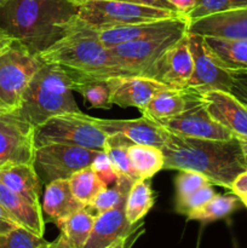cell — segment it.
I'll list each match as a JSON object with an SVG mask.
<instances>
[{
	"label": "cell",
	"instance_id": "obj_43",
	"mask_svg": "<svg viewBox=\"0 0 247 248\" xmlns=\"http://www.w3.org/2000/svg\"><path fill=\"white\" fill-rule=\"evenodd\" d=\"M43 248H73L72 245L69 244V241L67 240V237L61 232L60 236L56 240H53L52 242H47L44 245Z\"/></svg>",
	"mask_w": 247,
	"mask_h": 248
},
{
	"label": "cell",
	"instance_id": "obj_33",
	"mask_svg": "<svg viewBox=\"0 0 247 248\" xmlns=\"http://www.w3.org/2000/svg\"><path fill=\"white\" fill-rule=\"evenodd\" d=\"M247 0H199L196 6L188 15L189 21H194L200 17L230 10L246 9Z\"/></svg>",
	"mask_w": 247,
	"mask_h": 248
},
{
	"label": "cell",
	"instance_id": "obj_26",
	"mask_svg": "<svg viewBox=\"0 0 247 248\" xmlns=\"http://www.w3.org/2000/svg\"><path fill=\"white\" fill-rule=\"evenodd\" d=\"M131 166L137 179H150L164 170L165 155L161 148L145 144H131L128 147Z\"/></svg>",
	"mask_w": 247,
	"mask_h": 248
},
{
	"label": "cell",
	"instance_id": "obj_49",
	"mask_svg": "<svg viewBox=\"0 0 247 248\" xmlns=\"http://www.w3.org/2000/svg\"><path fill=\"white\" fill-rule=\"evenodd\" d=\"M70 1L75 2V4H77V5H80V4H82V2H84L85 0H70Z\"/></svg>",
	"mask_w": 247,
	"mask_h": 248
},
{
	"label": "cell",
	"instance_id": "obj_7",
	"mask_svg": "<svg viewBox=\"0 0 247 248\" xmlns=\"http://www.w3.org/2000/svg\"><path fill=\"white\" fill-rule=\"evenodd\" d=\"M43 64L17 41L9 40L0 47V98L12 110L18 109L27 86Z\"/></svg>",
	"mask_w": 247,
	"mask_h": 248
},
{
	"label": "cell",
	"instance_id": "obj_15",
	"mask_svg": "<svg viewBox=\"0 0 247 248\" xmlns=\"http://www.w3.org/2000/svg\"><path fill=\"white\" fill-rule=\"evenodd\" d=\"M108 84L113 106L115 104L121 108H137L139 111H142L159 92L170 89L166 85L143 75L109 78Z\"/></svg>",
	"mask_w": 247,
	"mask_h": 248
},
{
	"label": "cell",
	"instance_id": "obj_2",
	"mask_svg": "<svg viewBox=\"0 0 247 248\" xmlns=\"http://www.w3.org/2000/svg\"><path fill=\"white\" fill-rule=\"evenodd\" d=\"M167 131V130H166ZM164 170H188L207 177L211 184L232 190L237 176L246 171L236 137L229 140L184 137L167 131Z\"/></svg>",
	"mask_w": 247,
	"mask_h": 248
},
{
	"label": "cell",
	"instance_id": "obj_37",
	"mask_svg": "<svg viewBox=\"0 0 247 248\" xmlns=\"http://www.w3.org/2000/svg\"><path fill=\"white\" fill-rule=\"evenodd\" d=\"M91 167L92 170L96 172L97 176L99 177V179H101L107 186H111V184H114L118 181V173H116L110 159H109V156L107 155V153L104 152V150H99V152L97 153L96 157H94L93 161H92Z\"/></svg>",
	"mask_w": 247,
	"mask_h": 248
},
{
	"label": "cell",
	"instance_id": "obj_25",
	"mask_svg": "<svg viewBox=\"0 0 247 248\" xmlns=\"http://www.w3.org/2000/svg\"><path fill=\"white\" fill-rule=\"evenodd\" d=\"M189 102V90L166 89L159 92L140 113L154 121L172 118L185 110Z\"/></svg>",
	"mask_w": 247,
	"mask_h": 248
},
{
	"label": "cell",
	"instance_id": "obj_36",
	"mask_svg": "<svg viewBox=\"0 0 247 248\" xmlns=\"http://www.w3.org/2000/svg\"><path fill=\"white\" fill-rule=\"evenodd\" d=\"M216 195V191L213 189L212 184L206 186L203 188L199 189L195 193L189 195L188 198L183 199V200L176 201V211L181 215L188 216L189 213L193 211L198 210L199 207L205 205L207 201H210L213 196Z\"/></svg>",
	"mask_w": 247,
	"mask_h": 248
},
{
	"label": "cell",
	"instance_id": "obj_53",
	"mask_svg": "<svg viewBox=\"0 0 247 248\" xmlns=\"http://www.w3.org/2000/svg\"><path fill=\"white\" fill-rule=\"evenodd\" d=\"M2 166H4V164H2V162L0 161V167H2Z\"/></svg>",
	"mask_w": 247,
	"mask_h": 248
},
{
	"label": "cell",
	"instance_id": "obj_51",
	"mask_svg": "<svg viewBox=\"0 0 247 248\" xmlns=\"http://www.w3.org/2000/svg\"><path fill=\"white\" fill-rule=\"evenodd\" d=\"M9 0H0V6H2V5L5 4V2H7Z\"/></svg>",
	"mask_w": 247,
	"mask_h": 248
},
{
	"label": "cell",
	"instance_id": "obj_6",
	"mask_svg": "<svg viewBox=\"0 0 247 248\" xmlns=\"http://www.w3.org/2000/svg\"><path fill=\"white\" fill-rule=\"evenodd\" d=\"M108 135L94 118L80 113H65L46 120L34 130L35 148L51 143H64L93 150H103Z\"/></svg>",
	"mask_w": 247,
	"mask_h": 248
},
{
	"label": "cell",
	"instance_id": "obj_45",
	"mask_svg": "<svg viewBox=\"0 0 247 248\" xmlns=\"http://www.w3.org/2000/svg\"><path fill=\"white\" fill-rule=\"evenodd\" d=\"M236 140H239L240 147H241V152H242V156H244V161H245V166L247 169V137L245 136H235Z\"/></svg>",
	"mask_w": 247,
	"mask_h": 248
},
{
	"label": "cell",
	"instance_id": "obj_17",
	"mask_svg": "<svg viewBox=\"0 0 247 248\" xmlns=\"http://www.w3.org/2000/svg\"><path fill=\"white\" fill-rule=\"evenodd\" d=\"M188 31L205 38L247 39V7L189 21Z\"/></svg>",
	"mask_w": 247,
	"mask_h": 248
},
{
	"label": "cell",
	"instance_id": "obj_11",
	"mask_svg": "<svg viewBox=\"0 0 247 248\" xmlns=\"http://www.w3.org/2000/svg\"><path fill=\"white\" fill-rule=\"evenodd\" d=\"M188 31L164 34L144 40L131 41L108 48L114 62L130 75H142L165 51Z\"/></svg>",
	"mask_w": 247,
	"mask_h": 248
},
{
	"label": "cell",
	"instance_id": "obj_50",
	"mask_svg": "<svg viewBox=\"0 0 247 248\" xmlns=\"http://www.w3.org/2000/svg\"><path fill=\"white\" fill-rule=\"evenodd\" d=\"M7 41H9V40H1V39H0V47H1L2 45H5V44H6Z\"/></svg>",
	"mask_w": 247,
	"mask_h": 248
},
{
	"label": "cell",
	"instance_id": "obj_24",
	"mask_svg": "<svg viewBox=\"0 0 247 248\" xmlns=\"http://www.w3.org/2000/svg\"><path fill=\"white\" fill-rule=\"evenodd\" d=\"M205 39L225 69L232 74H247V39Z\"/></svg>",
	"mask_w": 247,
	"mask_h": 248
},
{
	"label": "cell",
	"instance_id": "obj_13",
	"mask_svg": "<svg viewBox=\"0 0 247 248\" xmlns=\"http://www.w3.org/2000/svg\"><path fill=\"white\" fill-rule=\"evenodd\" d=\"M186 33L145 69L142 73L143 77L156 80L170 89H186L194 70V61Z\"/></svg>",
	"mask_w": 247,
	"mask_h": 248
},
{
	"label": "cell",
	"instance_id": "obj_22",
	"mask_svg": "<svg viewBox=\"0 0 247 248\" xmlns=\"http://www.w3.org/2000/svg\"><path fill=\"white\" fill-rule=\"evenodd\" d=\"M0 181L28 201L40 205L41 186L33 164H9L0 167Z\"/></svg>",
	"mask_w": 247,
	"mask_h": 248
},
{
	"label": "cell",
	"instance_id": "obj_8",
	"mask_svg": "<svg viewBox=\"0 0 247 248\" xmlns=\"http://www.w3.org/2000/svg\"><path fill=\"white\" fill-rule=\"evenodd\" d=\"M98 152L64 143H51L35 148L33 166L41 182L47 186L58 179H69L75 172L91 166Z\"/></svg>",
	"mask_w": 247,
	"mask_h": 248
},
{
	"label": "cell",
	"instance_id": "obj_40",
	"mask_svg": "<svg viewBox=\"0 0 247 248\" xmlns=\"http://www.w3.org/2000/svg\"><path fill=\"white\" fill-rule=\"evenodd\" d=\"M230 92H232L234 96H236L247 108V84L240 81L239 79H236V78L234 77V85H232V91Z\"/></svg>",
	"mask_w": 247,
	"mask_h": 248
},
{
	"label": "cell",
	"instance_id": "obj_44",
	"mask_svg": "<svg viewBox=\"0 0 247 248\" xmlns=\"http://www.w3.org/2000/svg\"><path fill=\"white\" fill-rule=\"evenodd\" d=\"M133 235L135 234H132L131 236H128V237H123V239L118 240V241L114 242V244L111 245V246H109L108 248H130L131 245L135 242V240H133V241L131 240L130 241V239L133 236Z\"/></svg>",
	"mask_w": 247,
	"mask_h": 248
},
{
	"label": "cell",
	"instance_id": "obj_32",
	"mask_svg": "<svg viewBox=\"0 0 247 248\" xmlns=\"http://www.w3.org/2000/svg\"><path fill=\"white\" fill-rule=\"evenodd\" d=\"M135 182L127 177H119L115 183L103 189L86 208L92 215L97 216L116 207L126 200L128 191Z\"/></svg>",
	"mask_w": 247,
	"mask_h": 248
},
{
	"label": "cell",
	"instance_id": "obj_5",
	"mask_svg": "<svg viewBox=\"0 0 247 248\" xmlns=\"http://www.w3.org/2000/svg\"><path fill=\"white\" fill-rule=\"evenodd\" d=\"M182 16L173 10L120 1V0H85L79 5L77 17L94 31L118 28Z\"/></svg>",
	"mask_w": 247,
	"mask_h": 248
},
{
	"label": "cell",
	"instance_id": "obj_14",
	"mask_svg": "<svg viewBox=\"0 0 247 248\" xmlns=\"http://www.w3.org/2000/svg\"><path fill=\"white\" fill-rule=\"evenodd\" d=\"M195 92L213 120L234 136L247 137V108L236 96L222 90Z\"/></svg>",
	"mask_w": 247,
	"mask_h": 248
},
{
	"label": "cell",
	"instance_id": "obj_10",
	"mask_svg": "<svg viewBox=\"0 0 247 248\" xmlns=\"http://www.w3.org/2000/svg\"><path fill=\"white\" fill-rule=\"evenodd\" d=\"M189 90V102L185 110L172 118L156 121L165 130L184 137L201 140H229L235 137L229 130L213 120L201 103L198 93Z\"/></svg>",
	"mask_w": 247,
	"mask_h": 248
},
{
	"label": "cell",
	"instance_id": "obj_27",
	"mask_svg": "<svg viewBox=\"0 0 247 248\" xmlns=\"http://www.w3.org/2000/svg\"><path fill=\"white\" fill-rule=\"evenodd\" d=\"M154 193L149 179H137L131 186L125 203V215L128 223L138 224L153 208Z\"/></svg>",
	"mask_w": 247,
	"mask_h": 248
},
{
	"label": "cell",
	"instance_id": "obj_38",
	"mask_svg": "<svg viewBox=\"0 0 247 248\" xmlns=\"http://www.w3.org/2000/svg\"><path fill=\"white\" fill-rule=\"evenodd\" d=\"M18 227H21V225L0 205V236H5Z\"/></svg>",
	"mask_w": 247,
	"mask_h": 248
},
{
	"label": "cell",
	"instance_id": "obj_52",
	"mask_svg": "<svg viewBox=\"0 0 247 248\" xmlns=\"http://www.w3.org/2000/svg\"><path fill=\"white\" fill-rule=\"evenodd\" d=\"M0 39H1V40H7V39H5V38H4V36H2V35H1V34H0Z\"/></svg>",
	"mask_w": 247,
	"mask_h": 248
},
{
	"label": "cell",
	"instance_id": "obj_34",
	"mask_svg": "<svg viewBox=\"0 0 247 248\" xmlns=\"http://www.w3.org/2000/svg\"><path fill=\"white\" fill-rule=\"evenodd\" d=\"M211 182L207 177L199 172L188 171V170H181L174 178V186H176V201L183 200L188 198L199 189L206 186H210Z\"/></svg>",
	"mask_w": 247,
	"mask_h": 248
},
{
	"label": "cell",
	"instance_id": "obj_9",
	"mask_svg": "<svg viewBox=\"0 0 247 248\" xmlns=\"http://www.w3.org/2000/svg\"><path fill=\"white\" fill-rule=\"evenodd\" d=\"M188 45L194 61V70L186 89L198 92L210 90L232 91L234 75L225 69L206 43L205 36L186 33Z\"/></svg>",
	"mask_w": 247,
	"mask_h": 248
},
{
	"label": "cell",
	"instance_id": "obj_16",
	"mask_svg": "<svg viewBox=\"0 0 247 248\" xmlns=\"http://www.w3.org/2000/svg\"><path fill=\"white\" fill-rule=\"evenodd\" d=\"M188 17L182 15V16L173 17V18L130 24V26L99 31L98 35L104 46L107 48H110L113 46L120 45V44L144 40V39H150L154 38V36L164 35V34L176 33V31H188Z\"/></svg>",
	"mask_w": 247,
	"mask_h": 248
},
{
	"label": "cell",
	"instance_id": "obj_21",
	"mask_svg": "<svg viewBox=\"0 0 247 248\" xmlns=\"http://www.w3.org/2000/svg\"><path fill=\"white\" fill-rule=\"evenodd\" d=\"M81 208H85V206L73 195L68 179H58L46 186L41 203L45 222L56 224Z\"/></svg>",
	"mask_w": 247,
	"mask_h": 248
},
{
	"label": "cell",
	"instance_id": "obj_4",
	"mask_svg": "<svg viewBox=\"0 0 247 248\" xmlns=\"http://www.w3.org/2000/svg\"><path fill=\"white\" fill-rule=\"evenodd\" d=\"M73 92L72 79L64 68L44 63L27 86L17 111L34 127L52 116L80 113Z\"/></svg>",
	"mask_w": 247,
	"mask_h": 248
},
{
	"label": "cell",
	"instance_id": "obj_30",
	"mask_svg": "<svg viewBox=\"0 0 247 248\" xmlns=\"http://www.w3.org/2000/svg\"><path fill=\"white\" fill-rule=\"evenodd\" d=\"M68 182H69V186L73 195L85 207H87L92 202V200L103 189L107 188L106 184L99 179V177L97 176L96 172L92 170L91 166L85 167V169L75 172L74 174L70 176Z\"/></svg>",
	"mask_w": 247,
	"mask_h": 248
},
{
	"label": "cell",
	"instance_id": "obj_20",
	"mask_svg": "<svg viewBox=\"0 0 247 248\" xmlns=\"http://www.w3.org/2000/svg\"><path fill=\"white\" fill-rule=\"evenodd\" d=\"M0 205L9 212V215L18 223L21 227L38 236H44L45 220H44L41 206H36L7 188L0 181Z\"/></svg>",
	"mask_w": 247,
	"mask_h": 248
},
{
	"label": "cell",
	"instance_id": "obj_46",
	"mask_svg": "<svg viewBox=\"0 0 247 248\" xmlns=\"http://www.w3.org/2000/svg\"><path fill=\"white\" fill-rule=\"evenodd\" d=\"M10 111H15V110H12V109L10 108V107L7 106V104L5 103L1 98H0V114L10 113Z\"/></svg>",
	"mask_w": 247,
	"mask_h": 248
},
{
	"label": "cell",
	"instance_id": "obj_29",
	"mask_svg": "<svg viewBox=\"0 0 247 248\" xmlns=\"http://www.w3.org/2000/svg\"><path fill=\"white\" fill-rule=\"evenodd\" d=\"M241 202L239 196L235 194H227V195H218L216 194L210 201L198 210L189 213L186 217L190 220H199V222L208 223L215 220L223 219L232 215Z\"/></svg>",
	"mask_w": 247,
	"mask_h": 248
},
{
	"label": "cell",
	"instance_id": "obj_31",
	"mask_svg": "<svg viewBox=\"0 0 247 248\" xmlns=\"http://www.w3.org/2000/svg\"><path fill=\"white\" fill-rule=\"evenodd\" d=\"M131 144L133 143L125 136L114 133V135H108L103 150L110 159L119 177H127L133 181H137L128 156V147Z\"/></svg>",
	"mask_w": 247,
	"mask_h": 248
},
{
	"label": "cell",
	"instance_id": "obj_47",
	"mask_svg": "<svg viewBox=\"0 0 247 248\" xmlns=\"http://www.w3.org/2000/svg\"><path fill=\"white\" fill-rule=\"evenodd\" d=\"M234 75L236 79H239L240 81L245 82V84H247V74H232Z\"/></svg>",
	"mask_w": 247,
	"mask_h": 248
},
{
	"label": "cell",
	"instance_id": "obj_42",
	"mask_svg": "<svg viewBox=\"0 0 247 248\" xmlns=\"http://www.w3.org/2000/svg\"><path fill=\"white\" fill-rule=\"evenodd\" d=\"M120 1L135 2V4H140V5H149V6L161 7V9L173 10V11H176V9H174V7L172 6L169 1H166V0H120Z\"/></svg>",
	"mask_w": 247,
	"mask_h": 248
},
{
	"label": "cell",
	"instance_id": "obj_41",
	"mask_svg": "<svg viewBox=\"0 0 247 248\" xmlns=\"http://www.w3.org/2000/svg\"><path fill=\"white\" fill-rule=\"evenodd\" d=\"M232 194L237 196H241L244 194H247V170L245 172H242L240 176H237V178L235 179L234 183L232 186Z\"/></svg>",
	"mask_w": 247,
	"mask_h": 248
},
{
	"label": "cell",
	"instance_id": "obj_23",
	"mask_svg": "<svg viewBox=\"0 0 247 248\" xmlns=\"http://www.w3.org/2000/svg\"><path fill=\"white\" fill-rule=\"evenodd\" d=\"M64 69L72 79V90L84 97L90 108L110 109L113 107L108 79L80 74L67 68Z\"/></svg>",
	"mask_w": 247,
	"mask_h": 248
},
{
	"label": "cell",
	"instance_id": "obj_1",
	"mask_svg": "<svg viewBox=\"0 0 247 248\" xmlns=\"http://www.w3.org/2000/svg\"><path fill=\"white\" fill-rule=\"evenodd\" d=\"M77 14L70 0H9L0 6V34L38 56L73 28Z\"/></svg>",
	"mask_w": 247,
	"mask_h": 248
},
{
	"label": "cell",
	"instance_id": "obj_39",
	"mask_svg": "<svg viewBox=\"0 0 247 248\" xmlns=\"http://www.w3.org/2000/svg\"><path fill=\"white\" fill-rule=\"evenodd\" d=\"M166 1H169L179 14L188 16L191 10L196 6L199 0H166Z\"/></svg>",
	"mask_w": 247,
	"mask_h": 248
},
{
	"label": "cell",
	"instance_id": "obj_12",
	"mask_svg": "<svg viewBox=\"0 0 247 248\" xmlns=\"http://www.w3.org/2000/svg\"><path fill=\"white\" fill-rule=\"evenodd\" d=\"M34 130L17 110L0 114V161L4 165L33 164Z\"/></svg>",
	"mask_w": 247,
	"mask_h": 248
},
{
	"label": "cell",
	"instance_id": "obj_3",
	"mask_svg": "<svg viewBox=\"0 0 247 248\" xmlns=\"http://www.w3.org/2000/svg\"><path fill=\"white\" fill-rule=\"evenodd\" d=\"M38 57L44 63H53L90 77L109 79L130 75L114 62L98 31L80 18L62 39Z\"/></svg>",
	"mask_w": 247,
	"mask_h": 248
},
{
	"label": "cell",
	"instance_id": "obj_19",
	"mask_svg": "<svg viewBox=\"0 0 247 248\" xmlns=\"http://www.w3.org/2000/svg\"><path fill=\"white\" fill-rule=\"evenodd\" d=\"M125 203L126 200L116 207L96 216L91 235L82 248H108L118 240L135 234L136 230L142 227L140 223L136 225L128 223Z\"/></svg>",
	"mask_w": 247,
	"mask_h": 248
},
{
	"label": "cell",
	"instance_id": "obj_28",
	"mask_svg": "<svg viewBox=\"0 0 247 248\" xmlns=\"http://www.w3.org/2000/svg\"><path fill=\"white\" fill-rule=\"evenodd\" d=\"M96 216L86 207L72 213L64 219L56 223L61 232L67 237L73 248H82L91 235Z\"/></svg>",
	"mask_w": 247,
	"mask_h": 248
},
{
	"label": "cell",
	"instance_id": "obj_18",
	"mask_svg": "<svg viewBox=\"0 0 247 248\" xmlns=\"http://www.w3.org/2000/svg\"><path fill=\"white\" fill-rule=\"evenodd\" d=\"M96 124L107 135L120 133L131 140L133 144L154 145L161 148L166 142L167 131L156 121L140 116L130 120L118 119H98L94 118Z\"/></svg>",
	"mask_w": 247,
	"mask_h": 248
},
{
	"label": "cell",
	"instance_id": "obj_54",
	"mask_svg": "<svg viewBox=\"0 0 247 248\" xmlns=\"http://www.w3.org/2000/svg\"><path fill=\"white\" fill-rule=\"evenodd\" d=\"M0 248H1V245H0Z\"/></svg>",
	"mask_w": 247,
	"mask_h": 248
},
{
	"label": "cell",
	"instance_id": "obj_35",
	"mask_svg": "<svg viewBox=\"0 0 247 248\" xmlns=\"http://www.w3.org/2000/svg\"><path fill=\"white\" fill-rule=\"evenodd\" d=\"M45 244L44 237L38 236L23 227L16 228L5 236H0L1 248H43Z\"/></svg>",
	"mask_w": 247,
	"mask_h": 248
},
{
	"label": "cell",
	"instance_id": "obj_48",
	"mask_svg": "<svg viewBox=\"0 0 247 248\" xmlns=\"http://www.w3.org/2000/svg\"><path fill=\"white\" fill-rule=\"evenodd\" d=\"M239 199H240V201H241V202L247 207V194H244V195L239 196Z\"/></svg>",
	"mask_w": 247,
	"mask_h": 248
}]
</instances>
